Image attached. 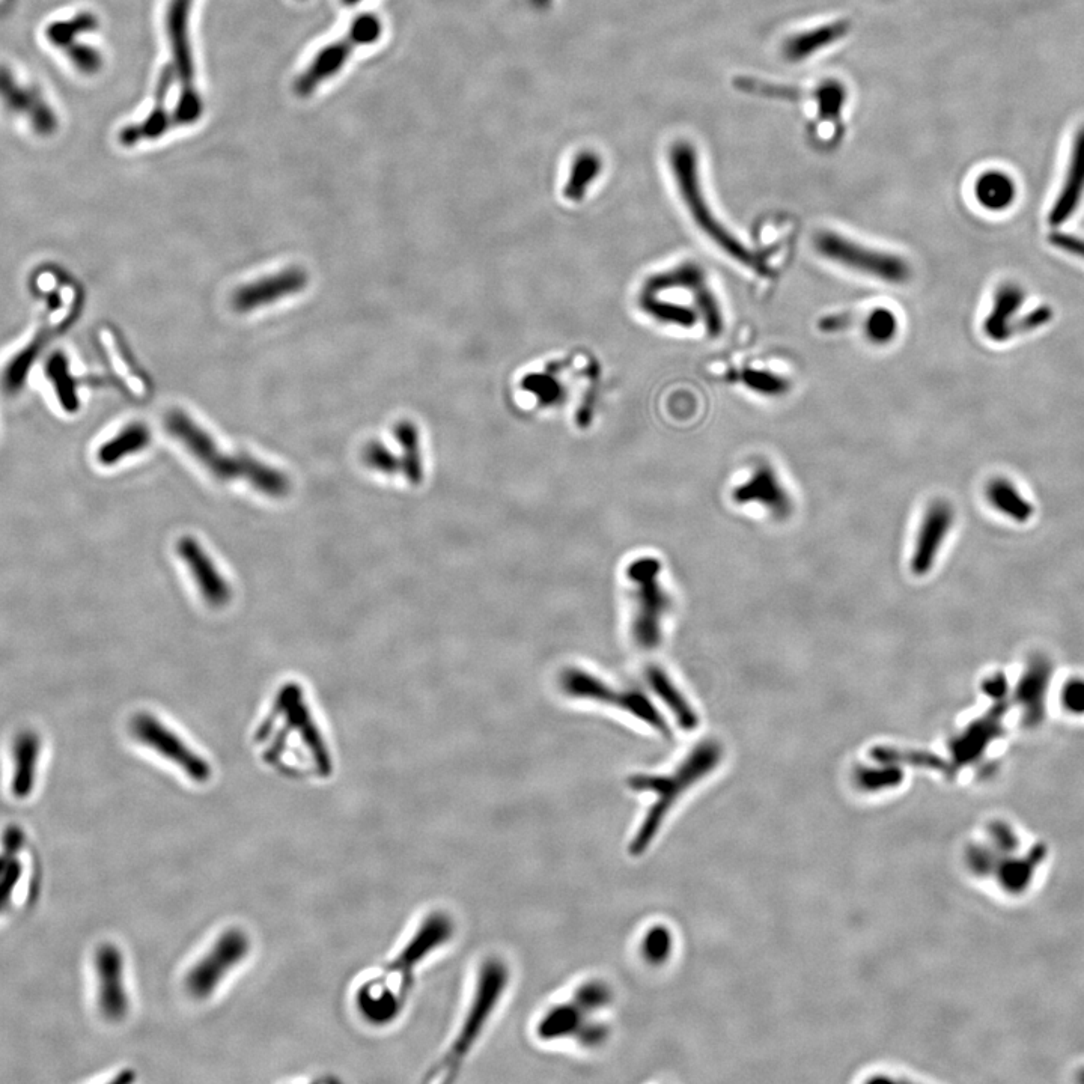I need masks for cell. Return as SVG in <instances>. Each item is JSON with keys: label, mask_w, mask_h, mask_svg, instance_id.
Wrapping results in <instances>:
<instances>
[{"label": "cell", "mask_w": 1084, "mask_h": 1084, "mask_svg": "<svg viewBox=\"0 0 1084 1084\" xmlns=\"http://www.w3.org/2000/svg\"><path fill=\"white\" fill-rule=\"evenodd\" d=\"M813 246L827 261L884 284L902 285L911 278L910 265L901 256L865 246L838 232H820Z\"/></svg>", "instance_id": "cell-8"}, {"label": "cell", "mask_w": 1084, "mask_h": 1084, "mask_svg": "<svg viewBox=\"0 0 1084 1084\" xmlns=\"http://www.w3.org/2000/svg\"><path fill=\"white\" fill-rule=\"evenodd\" d=\"M193 0H172L168 13V34L172 44L178 76L183 85L180 101L175 106L174 124H192L201 116L202 103L195 89V70L190 55L189 28L190 8Z\"/></svg>", "instance_id": "cell-12"}, {"label": "cell", "mask_w": 1084, "mask_h": 1084, "mask_svg": "<svg viewBox=\"0 0 1084 1084\" xmlns=\"http://www.w3.org/2000/svg\"><path fill=\"white\" fill-rule=\"evenodd\" d=\"M1060 702L1066 713L1084 716V676H1072L1063 684Z\"/></svg>", "instance_id": "cell-43"}, {"label": "cell", "mask_w": 1084, "mask_h": 1084, "mask_svg": "<svg viewBox=\"0 0 1084 1084\" xmlns=\"http://www.w3.org/2000/svg\"><path fill=\"white\" fill-rule=\"evenodd\" d=\"M454 935V923L445 913L428 914L401 951L387 963L381 978L357 994L360 1012L372 1023H387L401 1012L413 987L415 972Z\"/></svg>", "instance_id": "cell-1"}, {"label": "cell", "mask_w": 1084, "mask_h": 1084, "mask_svg": "<svg viewBox=\"0 0 1084 1084\" xmlns=\"http://www.w3.org/2000/svg\"><path fill=\"white\" fill-rule=\"evenodd\" d=\"M166 430L219 481H246L265 496L281 499L290 493V479L281 470L250 455L225 454L210 434L184 412L166 416Z\"/></svg>", "instance_id": "cell-3"}, {"label": "cell", "mask_w": 1084, "mask_h": 1084, "mask_svg": "<svg viewBox=\"0 0 1084 1084\" xmlns=\"http://www.w3.org/2000/svg\"><path fill=\"white\" fill-rule=\"evenodd\" d=\"M872 756L877 761L886 762V764H896V762H905V764L917 765V767H929V768H944V762L938 759L937 756L931 755L926 752H911V750H898L889 749V747H877L872 750Z\"/></svg>", "instance_id": "cell-40"}, {"label": "cell", "mask_w": 1084, "mask_h": 1084, "mask_svg": "<svg viewBox=\"0 0 1084 1084\" xmlns=\"http://www.w3.org/2000/svg\"><path fill=\"white\" fill-rule=\"evenodd\" d=\"M26 847V835L17 827L5 830L0 851V913L7 910L13 901L14 893L22 881L25 868L20 860V851Z\"/></svg>", "instance_id": "cell-27"}, {"label": "cell", "mask_w": 1084, "mask_h": 1084, "mask_svg": "<svg viewBox=\"0 0 1084 1084\" xmlns=\"http://www.w3.org/2000/svg\"><path fill=\"white\" fill-rule=\"evenodd\" d=\"M46 342V335L37 336L22 353L17 354L14 360H11L4 374V387L8 392L13 393L22 389L23 383L28 377L29 369L34 365L35 359L40 356Z\"/></svg>", "instance_id": "cell-37"}, {"label": "cell", "mask_w": 1084, "mask_h": 1084, "mask_svg": "<svg viewBox=\"0 0 1084 1084\" xmlns=\"http://www.w3.org/2000/svg\"><path fill=\"white\" fill-rule=\"evenodd\" d=\"M1003 711L1005 708L1002 702H997L990 714L973 722L957 740H954L951 750L957 764L963 765L973 761V758H976L985 746L999 735Z\"/></svg>", "instance_id": "cell-28"}, {"label": "cell", "mask_w": 1084, "mask_h": 1084, "mask_svg": "<svg viewBox=\"0 0 1084 1084\" xmlns=\"http://www.w3.org/2000/svg\"><path fill=\"white\" fill-rule=\"evenodd\" d=\"M1051 246L1056 249L1063 250V252L1069 253V255L1075 256V258L1083 259L1084 261V240L1083 238L1075 237V235L1063 234V232H1054L1050 235Z\"/></svg>", "instance_id": "cell-45"}, {"label": "cell", "mask_w": 1084, "mask_h": 1084, "mask_svg": "<svg viewBox=\"0 0 1084 1084\" xmlns=\"http://www.w3.org/2000/svg\"><path fill=\"white\" fill-rule=\"evenodd\" d=\"M661 565L657 559L642 558L634 561L627 574L634 585V642L639 648L654 649L661 642V624L670 609V598L660 583Z\"/></svg>", "instance_id": "cell-9"}, {"label": "cell", "mask_w": 1084, "mask_h": 1084, "mask_svg": "<svg viewBox=\"0 0 1084 1084\" xmlns=\"http://www.w3.org/2000/svg\"><path fill=\"white\" fill-rule=\"evenodd\" d=\"M734 86L740 91L747 92V94L764 95V97L768 98L795 101L809 98V100L817 101V124L810 125V127H821L824 130L845 133L842 112H844L845 103H847V89L842 86V83L826 82L823 86L813 89V91H803V89L792 88V86L762 82V80L752 79V77H737L734 80Z\"/></svg>", "instance_id": "cell-14"}, {"label": "cell", "mask_w": 1084, "mask_h": 1084, "mask_svg": "<svg viewBox=\"0 0 1084 1084\" xmlns=\"http://www.w3.org/2000/svg\"><path fill=\"white\" fill-rule=\"evenodd\" d=\"M981 689L987 698L993 699V701L996 702H1003V699L1006 698V695H1008L1009 692L1008 678H1006L1005 673H993V675L985 678Z\"/></svg>", "instance_id": "cell-46"}, {"label": "cell", "mask_w": 1084, "mask_h": 1084, "mask_svg": "<svg viewBox=\"0 0 1084 1084\" xmlns=\"http://www.w3.org/2000/svg\"><path fill=\"white\" fill-rule=\"evenodd\" d=\"M177 553L189 568L190 574H192L193 580L198 586L199 594L202 595L205 603L210 607H214V609H222V607L228 606L232 598L231 585L226 582L225 577L220 573L213 559L202 549L198 539L192 538V536H183L178 541Z\"/></svg>", "instance_id": "cell-19"}, {"label": "cell", "mask_w": 1084, "mask_h": 1084, "mask_svg": "<svg viewBox=\"0 0 1084 1084\" xmlns=\"http://www.w3.org/2000/svg\"><path fill=\"white\" fill-rule=\"evenodd\" d=\"M737 378L752 392L762 396L779 398L786 395L791 389V383L776 372L764 371V369H744L737 372Z\"/></svg>", "instance_id": "cell-38"}, {"label": "cell", "mask_w": 1084, "mask_h": 1084, "mask_svg": "<svg viewBox=\"0 0 1084 1084\" xmlns=\"http://www.w3.org/2000/svg\"><path fill=\"white\" fill-rule=\"evenodd\" d=\"M646 678H648L649 686L652 687L655 695L672 711L681 728L692 731L698 726V716H696L692 705L686 701L683 693L673 686L672 681H670L669 676L663 669L657 666L649 667Z\"/></svg>", "instance_id": "cell-31"}, {"label": "cell", "mask_w": 1084, "mask_h": 1084, "mask_svg": "<svg viewBox=\"0 0 1084 1084\" xmlns=\"http://www.w3.org/2000/svg\"><path fill=\"white\" fill-rule=\"evenodd\" d=\"M609 988L597 981L583 984L568 1002L550 1006L539 1018L536 1035L542 1041L558 1039H582L595 1044L603 1039V1027L591 1020L592 1014L606 1008L610 1003Z\"/></svg>", "instance_id": "cell-7"}, {"label": "cell", "mask_w": 1084, "mask_h": 1084, "mask_svg": "<svg viewBox=\"0 0 1084 1084\" xmlns=\"http://www.w3.org/2000/svg\"><path fill=\"white\" fill-rule=\"evenodd\" d=\"M851 29H853L851 22L838 20V22L827 23V25L820 26V28L792 35L783 44L782 55L789 62L804 61V59L810 58L815 53L821 52V50L827 49V47L833 46L842 38L847 37Z\"/></svg>", "instance_id": "cell-26"}, {"label": "cell", "mask_w": 1084, "mask_h": 1084, "mask_svg": "<svg viewBox=\"0 0 1084 1084\" xmlns=\"http://www.w3.org/2000/svg\"><path fill=\"white\" fill-rule=\"evenodd\" d=\"M271 713L278 716L284 722V726L279 729L278 735H270L261 741V743L270 741L264 752V761L270 764L271 759L281 752L285 743L296 737L293 734H297V738L302 741L311 758L315 773L318 776H329L332 773V756L327 749V744L324 743L320 729L312 719L311 711L303 698V690L297 684L284 686V689L276 695Z\"/></svg>", "instance_id": "cell-6"}, {"label": "cell", "mask_w": 1084, "mask_h": 1084, "mask_svg": "<svg viewBox=\"0 0 1084 1084\" xmlns=\"http://www.w3.org/2000/svg\"><path fill=\"white\" fill-rule=\"evenodd\" d=\"M151 443V433L147 425L131 424L125 427L118 436L104 443L98 451L97 457L103 466H113L124 460L131 454L144 451Z\"/></svg>", "instance_id": "cell-32"}, {"label": "cell", "mask_w": 1084, "mask_h": 1084, "mask_svg": "<svg viewBox=\"0 0 1084 1084\" xmlns=\"http://www.w3.org/2000/svg\"><path fill=\"white\" fill-rule=\"evenodd\" d=\"M1051 676H1053V666L1047 658L1036 655L1027 663L1015 692V699L1027 723L1039 722L1044 716L1045 698H1047Z\"/></svg>", "instance_id": "cell-24"}, {"label": "cell", "mask_w": 1084, "mask_h": 1084, "mask_svg": "<svg viewBox=\"0 0 1084 1084\" xmlns=\"http://www.w3.org/2000/svg\"><path fill=\"white\" fill-rule=\"evenodd\" d=\"M601 172V159L592 151H583L571 166L570 178L565 187V196L571 201H579L585 196L586 189L594 183Z\"/></svg>", "instance_id": "cell-34"}, {"label": "cell", "mask_w": 1084, "mask_h": 1084, "mask_svg": "<svg viewBox=\"0 0 1084 1084\" xmlns=\"http://www.w3.org/2000/svg\"><path fill=\"white\" fill-rule=\"evenodd\" d=\"M47 377L55 384L59 402L65 412L74 413L79 409V396H77L76 380L70 372L68 359L62 353H55L50 357L46 366Z\"/></svg>", "instance_id": "cell-33"}, {"label": "cell", "mask_w": 1084, "mask_h": 1084, "mask_svg": "<svg viewBox=\"0 0 1084 1084\" xmlns=\"http://www.w3.org/2000/svg\"><path fill=\"white\" fill-rule=\"evenodd\" d=\"M41 749H43L41 737L31 729L19 732L14 740L11 792L19 800L31 797L37 786Z\"/></svg>", "instance_id": "cell-25"}, {"label": "cell", "mask_w": 1084, "mask_h": 1084, "mask_svg": "<svg viewBox=\"0 0 1084 1084\" xmlns=\"http://www.w3.org/2000/svg\"><path fill=\"white\" fill-rule=\"evenodd\" d=\"M1018 187L1011 175L1002 171H987L975 183V198L984 210L1003 213L1017 201Z\"/></svg>", "instance_id": "cell-30"}, {"label": "cell", "mask_w": 1084, "mask_h": 1084, "mask_svg": "<svg viewBox=\"0 0 1084 1084\" xmlns=\"http://www.w3.org/2000/svg\"><path fill=\"white\" fill-rule=\"evenodd\" d=\"M250 951V940L241 929L223 932L210 951L189 970L186 988L196 999H207L229 973L234 972Z\"/></svg>", "instance_id": "cell-11"}, {"label": "cell", "mask_w": 1084, "mask_h": 1084, "mask_svg": "<svg viewBox=\"0 0 1084 1084\" xmlns=\"http://www.w3.org/2000/svg\"><path fill=\"white\" fill-rule=\"evenodd\" d=\"M381 31H383V28H381V22L377 16H372V14L360 16L351 26L350 32L345 35L344 40L338 41V43L332 44V46L326 47L323 52L318 53L311 67L297 80V94L303 95V97L312 94L320 86V83L335 76L344 67L345 62H347V59L350 58L351 53L354 52L357 46L375 43L380 38Z\"/></svg>", "instance_id": "cell-15"}, {"label": "cell", "mask_w": 1084, "mask_h": 1084, "mask_svg": "<svg viewBox=\"0 0 1084 1084\" xmlns=\"http://www.w3.org/2000/svg\"><path fill=\"white\" fill-rule=\"evenodd\" d=\"M98 20L91 13H82L67 22L53 23L47 28V40L53 46L59 47L65 53L77 46L76 40L80 34L97 29Z\"/></svg>", "instance_id": "cell-35"}, {"label": "cell", "mask_w": 1084, "mask_h": 1084, "mask_svg": "<svg viewBox=\"0 0 1084 1084\" xmlns=\"http://www.w3.org/2000/svg\"><path fill=\"white\" fill-rule=\"evenodd\" d=\"M990 505L997 512L1017 524H1027L1035 515V505L1020 488L1005 476H996L985 487Z\"/></svg>", "instance_id": "cell-29"}, {"label": "cell", "mask_w": 1084, "mask_h": 1084, "mask_svg": "<svg viewBox=\"0 0 1084 1084\" xmlns=\"http://www.w3.org/2000/svg\"><path fill=\"white\" fill-rule=\"evenodd\" d=\"M732 497L740 505L759 503L777 518H786L792 514L791 497L773 467L767 464L756 467L750 478L735 488Z\"/></svg>", "instance_id": "cell-21"}, {"label": "cell", "mask_w": 1084, "mask_h": 1084, "mask_svg": "<svg viewBox=\"0 0 1084 1084\" xmlns=\"http://www.w3.org/2000/svg\"><path fill=\"white\" fill-rule=\"evenodd\" d=\"M1024 303H1026V291L1020 285L1015 282H1005L1000 285L994 293L993 305L982 323V330L987 339L1003 344L1018 336L1020 312Z\"/></svg>", "instance_id": "cell-22"}, {"label": "cell", "mask_w": 1084, "mask_h": 1084, "mask_svg": "<svg viewBox=\"0 0 1084 1084\" xmlns=\"http://www.w3.org/2000/svg\"><path fill=\"white\" fill-rule=\"evenodd\" d=\"M309 279L302 268H287L276 275L243 285L232 296V308L241 314L273 305L285 297L302 293Z\"/></svg>", "instance_id": "cell-18"}, {"label": "cell", "mask_w": 1084, "mask_h": 1084, "mask_svg": "<svg viewBox=\"0 0 1084 1084\" xmlns=\"http://www.w3.org/2000/svg\"><path fill=\"white\" fill-rule=\"evenodd\" d=\"M396 439L401 442L402 449H404V467L405 475L413 484H419L424 478V470H422L421 454H419V440L418 431L409 422H402L396 427Z\"/></svg>", "instance_id": "cell-39"}, {"label": "cell", "mask_w": 1084, "mask_h": 1084, "mask_svg": "<svg viewBox=\"0 0 1084 1084\" xmlns=\"http://www.w3.org/2000/svg\"><path fill=\"white\" fill-rule=\"evenodd\" d=\"M561 687L573 698L592 699V701L621 708L625 713L633 714L637 719L643 720L646 725L663 734V737H670L669 726L642 692H634V690L622 692V690L613 689L604 681L598 680L592 673L576 669V667H570L562 672Z\"/></svg>", "instance_id": "cell-10"}, {"label": "cell", "mask_w": 1084, "mask_h": 1084, "mask_svg": "<svg viewBox=\"0 0 1084 1084\" xmlns=\"http://www.w3.org/2000/svg\"><path fill=\"white\" fill-rule=\"evenodd\" d=\"M670 935L664 928H654L643 938V954L651 963L666 960L670 952Z\"/></svg>", "instance_id": "cell-44"}, {"label": "cell", "mask_w": 1084, "mask_h": 1084, "mask_svg": "<svg viewBox=\"0 0 1084 1084\" xmlns=\"http://www.w3.org/2000/svg\"><path fill=\"white\" fill-rule=\"evenodd\" d=\"M97 979V1005L106 1020L122 1021L130 1009L127 982H125L124 955L115 944L98 947L94 957Z\"/></svg>", "instance_id": "cell-16"}, {"label": "cell", "mask_w": 1084, "mask_h": 1084, "mask_svg": "<svg viewBox=\"0 0 1084 1084\" xmlns=\"http://www.w3.org/2000/svg\"><path fill=\"white\" fill-rule=\"evenodd\" d=\"M130 729L131 735L139 743L159 753L166 761L172 762L175 767L183 770L190 780L198 783L210 780L213 771L207 759L190 749L183 738L178 737L172 729L163 725L156 717L151 714H138L131 720Z\"/></svg>", "instance_id": "cell-13"}, {"label": "cell", "mask_w": 1084, "mask_h": 1084, "mask_svg": "<svg viewBox=\"0 0 1084 1084\" xmlns=\"http://www.w3.org/2000/svg\"><path fill=\"white\" fill-rule=\"evenodd\" d=\"M362 457L369 469L384 473V475H395L402 469L401 461L378 442L368 443L363 449Z\"/></svg>", "instance_id": "cell-41"}, {"label": "cell", "mask_w": 1084, "mask_h": 1084, "mask_svg": "<svg viewBox=\"0 0 1084 1084\" xmlns=\"http://www.w3.org/2000/svg\"><path fill=\"white\" fill-rule=\"evenodd\" d=\"M669 165L676 187L680 190L681 199L698 228L729 258L734 259L743 267L765 273V265L761 258L737 235L732 234L725 223L717 219L716 213L708 204L704 187H702L698 153L695 147L687 141L675 142L669 151Z\"/></svg>", "instance_id": "cell-5"}, {"label": "cell", "mask_w": 1084, "mask_h": 1084, "mask_svg": "<svg viewBox=\"0 0 1084 1084\" xmlns=\"http://www.w3.org/2000/svg\"><path fill=\"white\" fill-rule=\"evenodd\" d=\"M722 758V749L714 741L696 746L687 756L686 761L670 774H633L628 777L627 786L637 794H649L652 797L648 809L642 815V821L628 842V854L642 857L660 835L669 813L672 812L684 792L689 791L696 782L710 774Z\"/></svg>", "instance_id": "cell-2"}, {"label": "cell", "mask_w": 1084, "mask_h": 1084, "mask_svg": "<svg viewBox=\"0 0 1084 1084\" xmlns=\"http://www.w3.org/2000/svg\"><path fill=\"white\" fill-rule=\"evenodd\" d=\"M342 2H344L345 5H356L359 4V2H362V0H342Z\"/></svg>", "instance_id": "cell-47"}, {"label": "cell", "mask_w": 1084, "mask_h": 1084, "mask_svg": "<svg viewBox=\"0 0 1084 1084\" xmlns=\"http://www.w3.org/2000/svg\"><path fill=\"white\" fill-rule=\"evenodd\" d=\"M954 520V509L944 500H937L929 506L923 517L922 526L917 535L916 549L911 558V571L916 576H925L931 571L944 539L954 526Z\"/></svg>", "instance_id": "cell-20"}, {"label": "cell", "mask_w": 1084, "mask_h": 1084, "mask_svg": "<svg viewBox=\"0 0 1084 1084\" xmlns=\"http://www.w3.org/2000/svg\"><path fill=\"white\" fill-rule=\"evenodd\" d=\"M1084 198V127L1075 134L1069 156L1068 168L1059 195L1054 199L1048 213V223L1053 228L1065 225L1072 219Z\"/></svg>", "instance_id": "cell-23"}, {"label": "cell", "mask_w": 1084, "mask_h": 1084, "mask_svg": "<svg viewBox=\"0 0 1084 1084\" xmlns=\"http://www.w3.org/2000/svg\"><path fill=\"white\" fill-rule=\"evenodd\" d=\"M0 101L14 115L28 119L38 134H52L58 128V118L34 86L20 82L10 68L0 65Z\"/></svg>", "instance_id": "cell-17"}, {"label": "cell", "mask_w": 1084, "mask_h": 1084, "mask_svg": "<svg viewBox=\"0 0 1084 1084\" xmlns=\"http://www.w3.org/2000/svg\"><path fill=\"white\" fill-rule=\"evenodd\" d=\"M899 332V320L889 308H875L863 321V335L872 345H889Z\"/></svg>", "instance_id": "cell-36"}, {"label": "cell", "mask_w": 1084, "mask_h": 1084, "mask_svg": "<svg viewBox=\"0 0 1084 1084\" xmlns=\"http://www.w3.org/2000/svg\"><path fill=\"white\" fill-rule=\"evenodd\" d=\"M509 984L508 966L499 958H487L479 966L472 999L461 1018L460 1027L449 1042L448 1050L433 1066L428 1080L452 1081L466 1063L491 1018L496 1014Z\"/></svg>", "instance_id": "cell-4"}, {"label": "cell", "mask_w": 1084, "mask_h": 1084, "mask_svg": "<svg viewBox=\"0 0 1084 1084\" xmlns=\"http://www.w3.org/2000/svg\"><path fill=\"white\" fill-rule=\"evenodd\" d=\"M902 780V773L898 767L886 768H863L857 773V782L865 789H881L886 786L898 785Z\"/></svg>", "instance_id": "cell-42"}]
</instances>
